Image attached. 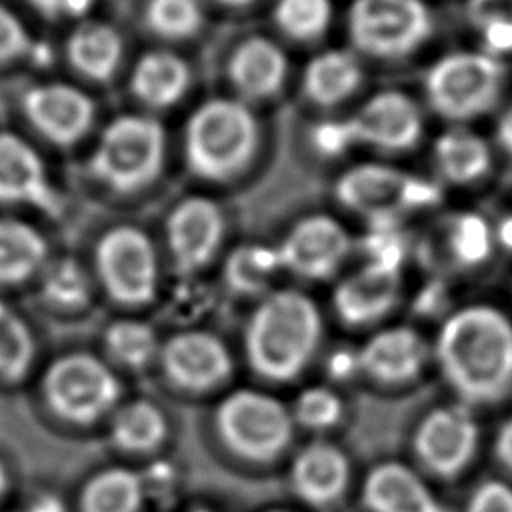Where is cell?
I'll list each match as a JSON object with an SVG mask.
<instances>
[{
	"instance_id": "cell-4",
	"label": "cell",
	"mask_w": 512,
	"mask_h": 512,
	"mask_svg": "<svg viewBox=\"0 0 512 512\" xmlns=\"http://www.w3.org/2000/svg\"><path fill=\"white\" fill-rule=\"evenodd\" d=\"M168 138L162 122L146 112L118 114L102 126L88 156L86 174L118 196L150 188L166 166Z\"/></svg>"
},
{
	"instance_id": "cell-46",
	"label": "cell",
	"mask_w": 512,
	"mask_h": 512,
	"mask_svg": "<svg viewBox=\"0 0 512 512\" xmlns=\"http://www.w3.org/2000/svg\"><path fill=\"white\" fill-rule=\"evenodd\" d=\"M496 134H498V142H500V146H502L506 152H510V154H512V108H510V110H506V112H504V116L500 118Z\"/></svg>"
},
{
	"instance_id": "cell-16",
	"label": "cell",
	"mask_w": 512,
	"mask_h": 512,
	"mask_svg": "<svg viewBox=\"0 0 512 512\" xmlns=\"http://www.w3.org/2000/svg\"><path fill=\"white\" fill-rule=\"evenodd\" d=\"M0 204L34 208L50 218H60L64 212L44 158L12 130H0Z\"/></svg>"
},
{
	"instance_id": "cell-9",
	"label": "cell",
	"mask_w": 512,
	"mask_h": 512,
	"mask_svg": "<svg viewBox=\"0 0 512 512\" xmlns=\"http://www.w3.org/2000/svg\"><path fill=\"white\" fill-rule=\"evenodd\" d=\"M432 16L422 0H352L346 14L350 48L374 60H402L430 36Z\"/></svg>"
},
{
	"instance_id": "cell-22",
	"label": "cell",
	"mask_w": 512,
	"mask_h": 512,
	"mask_svg": "<svg viewBox=\"0 0 512 512\" xmlns=\"http://www.w3.org/2000/svg\"><path fill=\"white\" fill-rule=\"evenodd\" d=\"M362 502L368 512H450L426 482L400 462L376 464L366 474Z\"/></svg>"
},
{
	"instance_id": "cell-20",
	"label": "cell",
	"mask_w": 512,
	"mask_h": 512,
	"mask_svg": "<svg viewBox=\"0 0 512 512\" xmlns=\"http://www.w3.org/2000/svg\"><path fill=\"white\" fill-rule=\"evenodd\" d=\"M358 370L384 386H406L420 378L428 360L424 338L410 326H390L372 334L356 352Z\"/></svg>"
},
{
	"instance_id": "cell-49",
	"label": "cell",
	"mask_w": 512,
	"mask_h": 512,
	"mask_svg": "<svg viewBox=\"0 0 512 512\" xmlns=\"http://www.w3.org/2000/svg\"><path fill=\"white\" fill-rule=\"evenodd\" d=\"M6 488H8V470H6L4 462L0 460V498L6 492Z\"/></svg>"
},
{
	"instance_id": "cell-17",
	"label": "cell",
	"mask_w": 512,
	"mask_h": 512,
	"mask_svg": "<svg viewBox=\"0 0 512 512\" xmlns=\"http://www.w3.org/2000/svg\"><path fill=\"white\" fill-rule=\"evenodd\" d=\"M166 380L188 392H206L232 374V356L224 340L208 330H182L160 344L158 354Z\"/></svg>"
},
{
	"instance_id": "cell-29",
	"label": "cell",
	"mask_w": 512,
	"mask_h": 512,
	"mask_svg": "<svg viewBox=\"0 0 512 512\" xmlns=\"http://www.w3.org/2000/svg\"><path fill=\"white\" fill-rule=\"evenodd\" d=\"M146 500V480L130 468L112 466L86 480L80 492V512H140Z\"/></svg>"
},
{
	"instance_id": "cell-27",
	"label": "cell",
	"mask_w": 512,
	"mask_h": 512,
	"mask_svg": "<svg viewBox=\"0 0 512 512\" xmlns=\"http://www.w3.org/2000/svg\"><path fill=\"white\" fill-rule=\"evenodd\" d=\"M280 274H284V268L276 244L266 242L234 246L222 266L226 286L238 296H266Z\"/></svg>"
},
{
	"instance_id": "cell-33",
	"label": "cell",
	"mask_w": 512,
	"mask_h": 512,
	"mask_svg": "<svg viewBox=\"0 0 512 512\" xmlns=\"http://www.w3.org/2000/svg\"><path fill=\"white\" fill-rule=\"evenodd\" d=\"M36 358V340L26 320L0 300V380L20 382Z\"/></svg>"
},
{
	"instance_id": "cell-43",
	"label": "cell",
	"mask_w": 512,
	"mask_h": 512,
	"mask_svg": "<svg viewBox=\"0 0 512 512\" xmlns=\"http://www.w3.org/2000/svg\"><path fill=\"white\" fill-rule=\"evenodd\" d=\"M480 30L490 56L496 52H512V20L490 22Z\"/></svg>"
},
{
	"instance_id": "cell-3",
	"label": "cell",
	"mask_w": 512,
	"mask_h": 512,
	"mask_svg": "<svg viewBox=\"0 0 512 512\" xmlns=\"http://www.w3.org/2000/svg\"><path fill=\"white\" fill-rule=\"evenodd\" d=\"M260 122L250 104L236 96L202 100L186 118L182 154L186 168L204 182H230L254 160Z\"/></svg>"
},
{
	"instance_id": "cell-1",
	"label": "cell",
	"mask_w": 512,
	"mask_h": 512,
	"mask_svg": "<svg viewBox=\"0 0 512 512\" xmlns=\"http://www.w3.org/2000/svg\"><path fill=\"white\" fill-rule=\"evenodd\" d=\"M434 352L462 404L490 406L512 392V322L500 310L468 306L452 314Z\"/></svg>"
},
{
	"instance_id": "cell-2",
	"label": "cell",
	"mask_w": 512,
	"mask_h": 512,
	"mask_svg": "<svg viewBox=\"0 0 512 512\" xmlns=\"http://www.w3.org/2000/svg\"><path fill=\"white\" fill-rule=\"evenodd\" d=\"M322 314L302 290L278 288L258 300L244 330L252 370L270 382H290L312 362L322 342Z\"/></svg>"
},
{
	"instance_id": "cell-11",
	"label": "cell",
	"mask_w": 512,
	"mask_h": 512,
	"mask_svg": "<svg viewBox=\"0 0 512 512\" xmlns=\"http://www.w3.org/2000/svg\"><path fill=\"white\" fill-rule=\"evenodd\" d=\"M504 66L490 54L456 52L440 58L426 74L430 108L448 120H470L496 106Z\"/></svg>"
},
{
	"instance_id": "cell-5",
	"label": "cell",
	"mask_w": 512,
	"mask_h": 512,
	"mask_svg": "<svg viewBox=\"0 0 512 512\" xmlns=\"http://www.w3.org/2000/svg\"><path fill=\"white\" fill-rule=\"evenodd\" d=\"M422 114L412 98L386 90L366 98L350 114L332 116L312 126L310 144L324 158H342L356 148L396 154L418 144Z\"/></svg>"
},
{
	"instance_id": "cell-42",
	"label": "cell",
	"mask_w": 512,
	"mask_h": 512,
	"mask_svg": "<svg viewBox=\"0 0 512 512\" xmlns=\"http://www.w3.org/2000/svg\"><path fill=\"white\" fill-rule=\"evenodd\" d=\"M468 16L478 28L498 20H512V0H468Z\"/></svg>"
},
{
	"instance_id": "cell-24",
	"label": "cell",
	"mask_w": 512,
	"mask_h": 512,
	"mask_svg": "<svg viewBox=\"0 0 512 512\" xmlns=\"http://www.w3.org/2000/svg\"><path fill=\"white\" fill-rule=\"evenodd\" d=\"M364 68L352 48H326L314 54L302 72L304 98L322 110L346 104L362 86Z\"/></svg>"
},
{
	"instance_id": "cell-39",
	"label": "cell",
	"mask_w": 512,
	"mask_h": 512,
	"mask_svg": "<svg viewBox=\"0 0 512 512\" xmlns=\"http://www.w3.org/2000/svg\"><path fill=\"white\" fill-rule=\"evenodd\" d=\"M292 418L310 430H328L342 420V398L326 386H310L298 394L292 406Z\"/></svg>"
},
{
	"instance_id": "cell-37",
	"label": "cell",
	"mask_w": 512,
	"mask_h": 512,
	"mask_svg": "<svg viewBox=\"0 0 512 512\" xmlns=\"http://www.w3.org/2000/svg\"><path fill=\"white\" fill-rule=\"evenodd\" d=\"M446 248L454 264L472 268L490 256V230L478 214H460L448 222Z\"/></svg>"
},
{
	"instance_id": "cell-10",
	"label": "cell",
	"mask_w": 512,
	"mask_h": 512,
	"mask_svg": "<svg viewBox=\"0 0 512 512\" xmlns=\"http://www.w3.org/2000/svg\"><path fill=\"white\" fill-rule=\"evenodd\" d=\"M42 396L52 414L86 426L116 408L120 382L102 358L90 352H68L46 368Z\"/></svg>"
},
{
	"instance_id": "cell-19",
	"label": "cell",
	"mask_w": 512,
	"mask_h": 512,
	"mask_svg": "<svg viewBox=\"0 0 512 512\" xmlns=\"http://www.w3.org/2000/svg\"><path fill=\"white\" fill-rule=\"evenodd\" d=\"M288 72L290 62L284 48L260 34L238 42L226 62V76L234 96L250 106L280 94Z\"/></svg>"
},
{
	"instance_id": "cell-7",
	"label": "cell",
	"mask_w": 512,
	"mask_h": 512,
	"mask_svg": "<svg viewBox=\"0 0 512 512\" xmlns=\"http://www.w3.org/2000/svg\"><path fill=\"white\" fill-rule=\"evenodd\" d=\"M220 440L248 462H272L292 442L294 418L278 398L260 390H234L216 408Z\"/></svg>"
},
{
	"instance_id": "cell-13",
	"label": "cell",
	"mask_w": 512,
	"mask_h": 512,
	"mask_svg": "<svg viewBox=\"0 0 512 512\" xmlns=\"http://www.w3.org/2000/svg\"><path fill=\"white\" fill-rule=\"evenodd\" d=\"M284 272L306 282H324L340 274L354 250L348 228L332 214L316 212L296 220L276 242Z\"/></svg>"
},
{
	"instance_id": "cell-6",
	"label": "cell",
	"mask_w": 512,
	"mask_h": 512,
	"mask_svg": "<svg viewBox=\"0 0 512 512\" xmlns=\"http://www.w3.org/2000/svg\"><path fill=\"white\" fill-rule=\"evenodd\" d=\"M92 276L118 306L142 308L160 288V256L154 240L136 224H114L94 244Z\"/></svg>"
},
{
	"instance_id": "cell-48",
	"label": "cell",
	"mask_w": 512,
	"mask_h": 512,
	"mask_svg": "<svg viewBox=\"0 0 512 512\" xmlns=\"http://www.w3.org/2000/svg\"><path fill=\"white\" fill-rule=\"evenodd\" d=\"M212 2H216V4H220L224 8H246V6L254 4L256 0H212Z\"/></svg>"
},
{
	"instance_id": "cell-30",
	"label": "cell",
	"mask_w": 512,
	"mask_h": 512,
	"mask_svg": "<svg viewBox=\"0 0 512 512\" xmlns=\"http://www.w3.org/2000/svg\"><path fill=\"white\" fill-rule=\"evenodd\" d=\"M168 436V424L162 410L148 400H132L112 412L110 440L130 454L154 452Z\"/></svg>"
},
{
	"instance_id": "cell-32",
	"label": "cell",
	"mask_w": 512,
	"mask_h": 512,
	"mask_svg": "<svg viewBox=\"0 0 512 512\" xmlns=\"http://www.w3.org/2000/svg\"><path fill=\"white\" fill-rule=\"evenodd\" d=\"M104 348L112 360L130 370L146 368L160 354L156 330L138 318H120L108 324Z\"/></svg>"
},
{
	"instance_id": "cell-25",
	"label": "cell",
	"mask_w": 512,
	"mask_h": 512,
	"mask_svg": "<svg viewBox=\"0 0 512 512\" xmlns=\"http://www.w3.org/2000/svg\"><path fill=\"white\" fill-rule=\"evenodd\" d=\"M68 66L88 82H110L124 60V38L108 22L82 20L64 44Z\"/></svg>"
},
{
	"instance_id": "cell-31",
	"label": "cell",
	"mask_w": 512,
	"mask_h": 512,
	"mask_svg": "<svg viewBox=\"0 0 512 512\" xmlns=\"http://www.w3.org/2000/svg\"><path fill=\"white\" fill-rule=\"evenodd\" d=\"M434 156L440 174L456 184L474 182L490 166L486 142L466 128L444 132L434 144Z\"/></svg>"
},
{
	"instance_id": "cell-26",
	"label": "cell",
	"mask_w": 512,
	"mask_h": 512,
	"mask_svg": "<svg viewBox=\"0 0 512 512\" xmlns=\"http://www.w3.org/2000/svg\"><path fill=\"white\" fill-rule=\"evenodd\" d=\"M48 260L50 246L34 224L0 216V286H20L38 278Z\"/></svg>"
},
{
	"instance_id": "cell-23",
	"label": "cell",
	"mask_w": 512,
	"mask_h": 512,
	"mask_svg": "<svg viewBox=\"0 0 512 512\" xmlns=\"http://www.w3.org/2000/svg\"><path fill=\"white\" fill-rule=\"evenodd\" d=\"M290 482L304 502L324 508L344 494L350 482V462L338 446L324 440L310 442L296 454Z\"/></svg>"
},
{
	"instance_id": "cell-15",
	"label": "cell",
	"mask_w": 512,
	"mask_h": 512,
	"mask_svg": "<svg viewBox=\"0 0 512 512\" xmlns=\"http://www.w3.org/2000/svg\"><path fill=\"white\" fill-rule=\"evenodd\" d=\"M22 114L40 138L70 148L94 128L96 102L72 82L44 80L22 94Z\"/></svg>"
},
{
	"instance_id": "cell-40",
	"label": "cell",
	"mask_w": 512,
	"mask_h": 512,
	"mask_svg": "<svg viewBox=\"0 0 512 512\" xmlns=\"http://www.w3.org/2000/svg\"><path fill=\"white\" fill-rule=\"evenodd\" d=\"M464 512H512V488L498 480H484L468 496Z\"/></svg>"
},
{
	"instance_id": "cell-18",
	"label": "cell",
	"mask_w": 512,
	"mask_h": 512,
	"mask_svg": "<svg viewBox=\"0 0 512 512\" xmlns=\"http://www.w3.org/2000/svg\"><path fill=\"white\" fill-rule=\"evenodd\" d=\"M400 298V270L364 262L344 274L332 294L336 316L352 328L370 326L386 318Z\"/></svg>"
},
{
	"instance_id": "cell-38",
	"label": "cell",
	"mask_w": 512,
	"mask_h": 512,
	"mask_svg": "<svg viewBox=\"0 0 512 512\" xmlns=\"http://www.w3.org/2000/svg\"><path fill=\"white\" fill-rule=\"evenodd\" d=\"M364 262L402 270L408 252V240L400 230V220L368 222V232L360 240Z\"/></svg>"
},
{
	"instance_id": "cell-34",
	"label": "cell",
	"mask_w": 512,
	"mask_h": 512,
	"mask_svg": "<svg viewBox=\"0 0 512 512\" xmlns=\"http://www.w3.org/2000/svg\"><path fill=\"white\" fill-rule=\"evenodd\" d=\"M146 30L166 42H182L204 24L202 0H146L142 10Z\"/></svg>"
},
{
	"instance_id": "cell-41",
	"label": "cell",
	"mask_w": 512,
	"mask_h": 512,
	"mask_svg": "<svg viewBox=\"0 0 512 512\" xmlns=\"http://www.w3.org/2000/svg\"><path fill=\"white\" fill-rule=\"evenodd\" d=\"M26 4L50 20H82L96 0H26Z\"/></svg>"
},
{
	"instance_id": "cell-47",
	"label": "cell",
	"mask_w": 512,
	"mask_h": 512,
	"mask_svg": "<svg viewBox=\"0 0 512 512\" xmlns=\"http://www.w3.org/2000/svg\"><path fill=\"white\" fill-rule=\"evenodd\" d=\"M498 240L502 242V246L512 250V216L504 218L502 224L498 226Z\"/></svg>"
},
{
	"instance_id": "cell-12",
	"label": "cell",
	"mask_w": 512,
	"mask_h": 512,
	"mask_svg": "<svg viewBox=\"0 0 512 512\" xmlns=\"http://www.w3.org/2000/svg\"><path fill=\"white\" fill-rule=\"evenodd\" d=\"M226 238L222 206L202 194L176 202L164 220V246L172 268L182 274L204 272L220 254Z\"/></svg>"
},
{
	"instance_id": "cell-36",
	"label": "cell",
	"mask_w": 512,
	"mask_h": 512,
	"mask_svg": "<svg viewBox=\"0 0 512 512\" xmlns=\"http://www.w3.org/2000/svg\"><path fill=\"white\" fill-rule=\"evenodd\" d=\"M50 60V46L38 40L12 8L0 2V66L20 62L44 66Z\"/></svg>"
},
{
	"instance_id": "cell-28",
	"label": "cell",
	"mask_w": 512,
	"mask_h": 512,
	"mask_svg": "<svg viewBox=\"0 0 512 512\" xmlns=\"http://www.w3.org/2000/svg\"><path fill=\"white\" fill-rule=\"evenodd\" d=\"M92 272L72 254L50 258L38 276L40 300L56 312H80L92 302Z\"/></svg>"
},
{
	"instance_id": "cell-8",
	"label": "cell",
	"mask_w": 512,
	"mask_h": 512,
	"mask_svg": "<svg viewBox=\"0 0 512 512\" xmlns=\"http://www.w3.org/2000/svg\"><path fill=\"white\" fill-rule=\"evenodd\" d=\"M334 196L340 206L364 216L366 222H380L400 220L404 212L438 204L440 188L388 164L360 162L336 178Z\"/></svg>"
},
{
	"instance_id": "cell-14",
	"label": "cell",
	"mask_w": 512,
	"mask_h": 512,
	"mask_svg": "<svg viewBox=\"0 0 512 512\" xmlns=\"http://www.w3.org/2000/svg\"><path fill=\"white\" fill-rule=\"evenodd\" d=\"M480 430L466 404H446L430 410L418 424L412 448L418 462L442 480L458 478L474 460Z\"/></svg>"
},
{
	"instance_id": "cell-45",
	"label": "cell",
	"mask_w": 512,
	"mask_h": 512,
	"mask_svg": "<svg viewBox=\"0 0 512 512\" xmlns=\"http://www.w3.org/2000/svg\"><path fill=\"white\" fill-rule=\"evenodd\" d=\"M442 302H444V288H442V286H432V288H428V290L420 296L418 308H420L422 312H434V310H440Z\"/></svg>"
},
{
	"instance_id": "cell-21",
	"label": "cell",
	"mask_w": 512,
	"mask_h": 512,
	"mask_svg": "<svg viewBox=\"0 0 512 512\" xmlns=\"http://www.w3.org/2000/svg\"><path fill=\"white\" fill-rule=\"evenodd\" d=\"M192 84L188 62L170 48H152L132 66L128 88L148 112L174 108Z\"/></svg>"
},
{
	"instance_id": "cell-35",
	"label": "cell",
	"mask_w": 512,
	"mask_h": 512,
	"mask_svg": "<svg viewBox=\"0 0 512 512\" xmlns=\"http://www.w3.org/2000/svg\"><path fill=\"white\" fill-rule=\"evenodd\" d=\"M272 18L286 38L314 42L330 28L334 4L332 0H276Z\"/></svg>"
},
{
	"instance_id": "cell-50",
	"label": "cell",
	"mask_w": 512,
	"mask_h": 512,
	"mask_svg": "<svg viewBox=\"0 0 512 512\" xmlns=\"http://www.w3.org/2000/svg\"><path fill=\"white\" fill-rule=\"evenodd\" d=\"M24 512V510H22ZM26 512H56L54 508H44V506H38V508H32V510H26Z\"/></svg>"
},
{
	"instance_id": "cell-44",
	"label": "cell",
	"mask_w": 512,
	"mask_h": 512,
	"mask_svg": "<svg viewBox=\"0 0 512 512\" xmlns=\"http://www.w3.org/2000/svg\"><path fill=\"white\" fill-rule=\"evenodd\" d=\"M494 456L512 474V418L506 420L496 434Z\"/></svg>"
}]
</instances>
